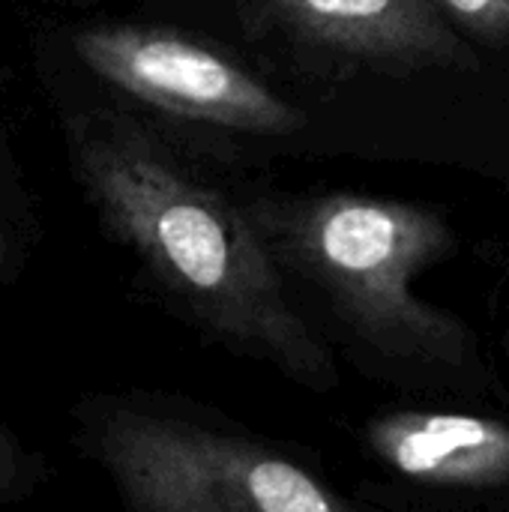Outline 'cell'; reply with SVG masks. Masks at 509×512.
<instances>
[{
  "label": "cell",
  "instance_id": "obj_9",
  "mask_svg": "<svg viewBox=\"0 0 509 512\" xmlns=\"http://www.w3.org/2000/svg\"><path fill=\"white\" fill-rule=\"evenodd\" d=\"M6 267H9V240H6V231L0 225V276L6 273Z\"/></svg>",
  "mask_w": 509,
  "mask_h": 512
},
{
  "label": "cell",
  "instance_id": "obj_7",
  "mask_svg": "<svg viewBox=\"0 0 509 512\" xmlns=\"http://www.w3.org/2000/svg\"><path fill=\"white\" fill-rule=\"evenodd\" d=\"M456 27L477 42L509 48V0H432Z\"/></svg>",
  "mask_w": 509,
  "mask_h": 512
},
{
  "label": "cell",
  "instance_id": "obj_1",
  "mask_svg": "<svg viewBox=\"0 0 509 512\" xmlns=\"http://www.w3.org/2000/svg\"><path fill=\"white\" fill-rule=\"evenodd\" d=\"M66 138L75 180L102 225L195 324L315 393L339 384L249 207L201 180L129 114H78Z\"/></svg>",
  "mask_w": 509,
  "mask_h": 512
},
{
  "label": "cell",
  "instance_id": "obj_3",
  "mask_svg": "<svg viewBox=\"0 0 509 512\" xmlns=\"http://www.w3.org/2000/svg\"><path fill=\"white\" fill-rule=\"evenodd\" d=\"M87 447L141 512H342L351 504L285 453L138 408H102Z\"/></svg>",
  "mask_w": 509,
  "mask_h": 512
},
{
  "label": "cell",
  "instance_id": "obj_2",
  "mask_svg": "<svg viewBox=\"0 0 509 512\" xmlns=\"http://www.w3.org/2000/svg\"><path fill=\"white\" fill-rule=\"evenodd\" d=\"M246 207L279 270L312 285L378 363L423 384L498 387L477 333L414 291L456 249L438 213L354 192L270 195Z\"/></svg>",
  "mask_w": 509,
  "mask_h": 512
},
{
  "label": "cell",
  "instance_id": "obj_4",
  "mask_svg": "<svg viewBox=\"0 0 509 512\" xmlns=\"http://www.w3.org/2000/svg\"><path fill=\"white\" fill-rule=\"evenodd\" d=\"M78 60L138 102L216 129L291 135L303 114L267 81L180 30L96 24L72 39Z\"/></svg>",
  "mask_w": 509,
  "mask_h": 512
},
{
  "label": "cell",
  "instance_id": "obj_8",
  "mask_svg": "<svg viewBox=\"0 0 509 512\" xmlns=\"http://www.w3.org/2000/svg\"><path fill=\"white\" fill-rule=\"evenodd\" d=\"M33 471H36V462L24 453L18 438L0 426V501L30 492Z\"/></svg>",
  "mask_w": 509,
  "mask_h": 512
},
{
  "label": "cell",
  "instance_id": "obj_6",
  "mask_svg": "<svg viewBox=\"0 0 509 512\" xmlns=\"http://www.w3.org/2000/svg\"><path fill=\"white\" fill-rule=\"evenodd\" d=\"M369 450L399 477L453 492L509 486V423L480 414L390 411L366 426Z\"/></svg>",
  "mask_w": 509,
  "mask_h": 512
},
{
  "label": "cell",
  "instance_id": "obj_10",
  "mask_svg": "<svg viewBox=\"0 0 509 512\" xmlns=\"http://www.w3.org/2000/svg\"><path fill=\"white\" fill-rule=\"evenodd\" d=\"M504 345H507V357H509V324H507V339H504Z\"/></svg>",
  "mask_w": 509,
  "mask_h": 512
},
{
  "label": "cell",
  "instance_id": "obj_5",
  "mask_svg": "<svg viewBox=\"0 0 509 512\" xmlns=\"http://www.w3.org/2000/svg\"><path fill=\"white\" fill-rule=\"evenodd\" d=\"M246 24L336 63L378 72L477 69V54L432 0H246Z\"/></svg>",
  "mask_w": 509,
  "mask_h": 512
}]
</instances>
